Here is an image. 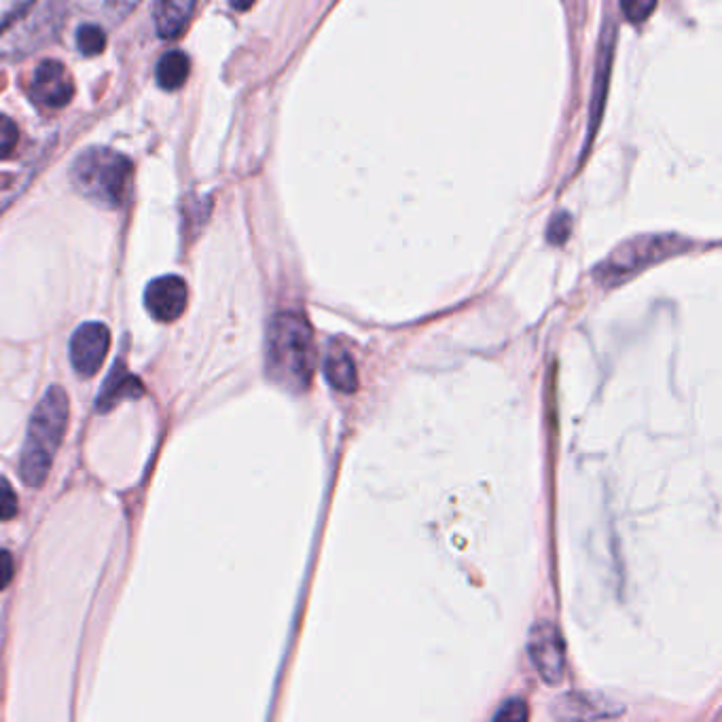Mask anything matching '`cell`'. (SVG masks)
Returning a JSON list of instances; mask_svg holds the SVG:
<instances>
[{"mask_svg":"<svg viewBox=\"0 0 722 722\" xmlns=\"http://www.w3.org/2000/svg\"><path fill=\"white\" fill-rule=\"evenodd\" d=\"M189 301L187 282L180 276H161L144 291V305L159 322H172L183 316Z\"/></svg>","mask_w":722,"mask_h":722,"instance_id":"cell-9","label":"cell"},{"mask_svg":"<svg viewBox=\"0 0 722 722\" xmlns=\"http://www.w3.org/2000/svg\"><path fill=\"white\" fill-rule=\"evenodd\" d=\"M13 572H15V564H13L11 553L0 549V591H3L11 583Z\"/></svg>","mask_w":722,"mask_h":722,"instance_id":"cell-22","label":"cell"},{"mask_svg":"<svg viewBox=\"0 0 722 722\" xmlns=\"http://www.w3.org/2000/svg\"><path fill=\"white\" fill-rule=\"evenodd\" d=\"M530 657L547 684H559L566 676V644L559 629L545 621L538 623L530 634Z\"/></svg>","mask_w":722,"mask_h":722,"instance_id":"cell-6","label":"cell"},{"mask_svg":"<svg viewBox=\"0 0 722 722\" xmlns=\"http://www.w3.org/2000/svg\"><path fill=\"white\" fill-rule=\"evenodd\" d=\"M132 161L115 149L89 147L70 166V180L87 202L106 210L123 206L132 185Z\"/></svg>","mask_w":722,"mask_h":722,"instance_id":"cell-3","label":"cell"},{"mask_svg":"<svg viewBox=\"0 0 722 722\" xmlns=\"http://www.w3.org/2000/svg\"><path fill=\"white\" fill-rule=\"evenodd\" d=\"M70 3L83 13L102 17L108 24H117L134 11L140 0H70Z\"/></svg>","mask_w":722,"mask_h":722,"instance_id":"cell-15","label":"cell"},{"mask_svg":"<svg viewBox=\"0 0 722 722\" xmlns=\"http://www.w3.org/2000/svg\"><path fill=\"white\" fill-rule=\"evenodd\" d=\"M77 49L83 56H100L106 49V34L98 24H83L77 30Z\"/></svg>","mask_w":722,"mask_h":722,"instance_id":"cell-16","label":"cell"},{"mask_svg":"<svg viewBox=\"0 0 722 722\" xmlns=\"http://www.w3.org/2000/svg\"><path fill=\"white\" fill-rule=\"evenodd\" d=\"M72 96H75V85L72 77L62 62L43 60L36 66L30 81V98L47 108H64Z\"/></svg>","mask_w":722,"mask_h":722,"instance_id":"cell-8","label":"cell"},{"mask_svg":"<svg viewBox=\"0 0 722 722\" xmlns=\"http://www.w3.org/2000/svg\"><path fill=\"white\" fill-rule=\"evenodd\" d=\"M17 140H20V130H17V125L9 117L0 115V159L9 157L15 151Z\"/></svg>","mask_w":722,"mask_h":722,"instance_id":"cell-18","label":"cell"},{"mask_svg":"<svg viewBox=\"0 0 722 722\" xmlns=\"http://www.w3.org/2000/svg\"><path fill=\"white\" fill-rule=\"evenodd\" d=\"M570 229H572V219L568 212H559L555 214L551 223H549V229H547V240L555 246H562L568 236H570Z\"/></svg>","mask_w":722,"mask_h":722,"instance_id":"cell-19","label":"cell"},{"mask_svg":"<svg viewBox=\"0 0 722 722\" xmlns=\"http://www.w3.org/2000/svg\"><path fill=\"white\" fill-rule=\"evenodd\" d=\"M17 509H20V504H17L15 490L5 477H0V519H13Z\"/></svg>","mask_w":722,"mask_h":722,"instance_id":"cell-20","label":"cell"},{"mask_svg":"<svg viewBox=\"0 0 722 722\" xmlns=\"http://www.w3.org/2000/svg\"><path fill=\"white\" fill-rule=\"evenodd\" d=\"M197 0H155L153 20L161 39H178L189 26Z\"/></svg>","mask_w":722,"mask_h":722,"instance_id":"cell-10","label":"cell"},{"mask_svg":"<svg viewBox=\"0 0 722 722\" xmlns=\"http://www.w3.org/2000/svg\"><path fill=\"white\" fill-rule=\"evenodd\" d=\"M140 394H142V388H140L138 379L117 365V369L111 373V377H108V382L104 384V388L98 396V409L108 411V409H113L119 401L136 399V396H140Z\"/></svg>","mask_w":722,"mask_h":722,"instance_id":"cell-13","label":"cell"},{"mask_svg":"<svg viewBox=\"0 0 722 722\" xmlns=\"http://www.w3.org/2000/svg\"><path fill=\"white\" fill-rule=\"evenodd\" d=\"M267 375L280 388L301 394L310 388L316 369V346L310 320L299 312H280L267 331Z\"/></svg>","mask_w":722,"mask_h":722,"instance_id":"cell-1","label":"cell"},{"mask_svg":"<svg viewBox=\"0 0 722 722\" xmlns=\"http://www.w3.org/2000/svg\"><path fill=\"white\" fill-rule=\"evenodd\" d=\"M229 3L236 11H248L252 5L257 3V0H229Z\"/></svg>","mask_w":722,"mask_h":722,"instance_id":"cell-23","label":"cell"},{"mask_svg":"<svg viewBox=\"0 0 722 722\" xmlns=\"http://www.w3.org/2000/svg\"><path fill=\"white\" fill-rule=\"evenodd\" d=\"M68 426V396L64 388L51 386L36 405L22 449L20 475L30 487H39L49 475L56 451Z\"/></svg>","mask_w":722,"mask_h":722,"instance_id":"cell-2","label":"cell"},{"mask_svg":"<svg viewBox=\"0 0 722 722\" xmlns=\"http://www.w3.org/2000/svg\"><path fill=\"white\" fill-rule=\"evenodd\" d=\"M111 333L102 322H85L70 339V363L83 377H92L104 365Z\"/></svg>","mask_w":722,"mask_h":722,"instance_id":"cell-7","label":"cell"},{"mask_svg":"<svg viewBox=\"0 0 722 722\" xmlns=\"http://www.w3.org/2000/svg\"><path fill=\"white\" fill-rule=\"evenodd\" d=\"M612 51H615V26L608 24L606 32H602V43H600V58H598V77H595V92H593V108H591V132L589 138L595 134V128L600 123L602 113V102L606 98L608 89V77H610V62H612Z\"/></svg>","mask_w":722,"mask_h":722,"instance_id":"cell-12","label":"cell"},{"mask_svg":"<svg viewBox=\"0 0 722 722\" xmlns=\"http://www.w3.org/2000/svg\"><path fill=\"white\" fill-rule=\"evenodd\" d=\"M64 0H30L0 24V62H17L49 45L62 26Z\"/></svg>","mask_w":722,"mask_h":722,"instance_id":"cell-4","label":"cell"},{"mask_svg":"<svg viewBox=\"0 0 722 722\" xmlns=\"http://www.w3.org/2000/svg\"><path fill=\"white\" fill-rule=\"evenodd\" d=\"M528 706L521 699H511L504 703V706L496 712L494 720H509V722H519V720H528Z\"/></svg>","mask_w":722,"mask_h":722,"instance_id":"cell-21","label":"cell"},{"mask_svg":"<svg viewBox=\"0 0 722 722\" xmlns=\"http://www.w3.org/2000/svg\"><path fill=\"white\" fill-rule=\"evenodd\" d=\"M659 0H621L623 15L631 24H642L657 9Z\"/></svg>","mask_w":722,"mask_h":722,"instance_id":"cell-17","label":"cell"},{"mask_svg":"<svg viewBox=\"0 0 722 722\" xmlns=\"http://www.w3.org/2000/svg\"><path fill=\"white\" fill-rule=\"evenodd\" d=\"M187 77H189V58L183 51L172 49L159 58L155 68V79L164 92H176V89L185 85Z\"/></svg>","mask_w":722,"mask_h":722,"instance_id":"cell-14","label":"cell"},{"mask_svg":"<svg viewBox=\"0 0 722 722\" xmlns=\"http://www.w3.org/2000/svg\"><path fill=\"white\" fill-rule=\"evenodd\" d=\"M324 375L331 382V386L339 392L350 394L358 388V371L350 350L331 346V350L324 356Z\"/></svg>","mask_w":722,"mask_h":722,"instance_id":"cell-11","label":"cell"},{"mask_svg":"<svg viewBox=\"0 0 722 722\" xmlns=\"http://www.w3.org/2000/svg\"><path fill=\"white\" fill-rule=\"evenodd\" d=\"M689 244L674 236H644L621 244L612 255L598 267L595 278L600 284L612 286L621 284L627 278L638 274L640 269L663 261L682 252Z\"/></svg>","mask_w":722,"mask_h":722,"instance_id":"cell-5","label":"cell"}]
</instances>
